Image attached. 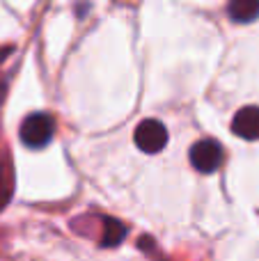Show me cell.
Instances as JSON below:
<instances>
[{"instance_id": "1", "label": "cell", "mask_w": 259, "mask_h": 261, "mask_svg": "<svg viewBox=\"0 0 259 261\" xmlns=\"http://www.w3.org/2000/svg\"><path fill=\"white\" fill-rule=\"evenodd\" d=\"M53 133H55V122L50 115L46 113H32L23 119L21 124V142L30 149H41L53 140Z\"/></svg>"}, {"instance_id": "2", "label": "cell", "mask_w": 259, "mask_h": 261, "mask_svg": "<svg viewBox=\"0 0 259 261\" xmlns=\"http://www.w3.org/2000/svg\"><path fill=\"white\" fill-rule=\"evenodd\" d=\"M133 140H136V147L145 153H159L165 149L168 144V128L159 122V119H145V122L138 124L136 133H133Z\"/></svg>"}, {"instance_id": "3", "label": "cell", "mask_w": 259, "mask_h": 261, "mask_svg": "<svg viewBox=\"0 0 259 261\" xmlns=\"http://www.w3.org/2000/svg\"><path fill=\"white\" fill-rule=\"evenodd\" d=\"M223 147L216 140H200L191 147V165L202 174H214L223 165Z\"/></svg>"}, {"instance_id": "4", "label": "cell", "mask_w": 259, "mask_h": 261, "mask_svg": "<svg viewBox=\"0 0 259 261\" xmlns=\"http://www.w3.org/2000/svg\"><path fill=\"white\" fill-rule=\"evenodd\" d=\"M234 135L243 140H259V108L257 106H248L241 108L232 119Z\"/></svg>"}, {"instance_id": "5", "label": "cell", "mask_w": 259, "mask_h": 261, "mask_svg": "<svg viewBox=\"0 0 259 261\" xmlns=\"http://www.w3.org/2000/svg\"><path fill=\"white\" fill-rule=\"evenodd\" d=\"M227 14L237 23H252L259 18V0H229Z\"/></svg>"}, {"instance_id": "6", "label": "cell", "mask_w": 259, "mask_h": 261, "mask_svg": "<svg viewBox=\"0 0 259 261\" xmlns=\"http://www.w3.org/2000/svg\"><path fill=\"white\" fill-rule=\"evenodd\" d=\"M124 236H126V227L115 218H106L103 225H101V245L103 248H117L124 241Z\"/></svg>"}, {"instance_id": "7", "label": "cell", "mask_w": 259, "mask_h": 261, "mask_svg": "<svg viewBox=\"0 0 259 261\" xmlns=\"http://www.w3.org/2000/svg\"><path fill=\"white\" fill-rule=\"evenodd\" d=\"M12 193H14V170H12V161L7 156L5 163H0V211L7 206Z\"/></svg>"}]
</instances>
